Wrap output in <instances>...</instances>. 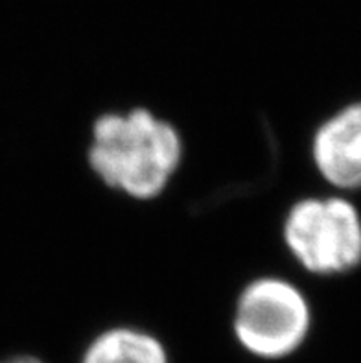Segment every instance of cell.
Returning <instances> with one entry per match:
<instances>
[{
	"mask_svg": "<svg viewBox=\"0 0 361 363\" xmlns=\"http://www.w3.org/2000/svg\"><path fill=\"white\" fill-rule=\"evenodd\" d=\"M310 155L319 177L339 194L361 190V100L330 113L311 135Z\"/></svg>",
	"mask_w": 361,
	"mask_h": 363,
	"instance_id": "cell-4",
	"label": "cell"
},
{
	"mask_svg": "<svg viewBox=\"0 0 361 363\" xmlns=\"http://www.w3.org/2000/svg\"><path fill=\"white\" fill-rule=\"evenodd\" d=\"M4 363H43L41 359L32 358V356H18V358H11Z\"/></svg>",
	"mask_w": 361,
	"mask_h": 363,
	"instance_id": "cell-6",
	"label": "cell"
},
{
	"mask_svg": "<svg viewBox=\"0 0 361 363\" xmlns=\"http://www.w3.org/2000/svg\"><path fill=\"white\" fill-rule=\"evenodd\" d=\"M282 238L293 260L310 275L354 273L361 267V208L339 192L302 198L286 212Z\"/></svg>",
	"mask_w": 361,
	"mask_h": 363,
	"instance_id": "cell-2",
	"label": "cell"
},
{
	"mask_svg": "<svg viewBox=\"0 0 361 363\" xmlns=\"http://www.w3.org/2000/svg\"><path fill=\"white\" fill-rule=\"evenodd\" d=\"M82 363H168V354L150 332L115 327L91 341Z\"/></svg>",
	"mask_w": 361,
	"mask_h": 363,
	"instance_id": "cell-5",
	"label": "cell"
},
{
	"mask_svg": "<svg viewBox=\"0 0 361 363\" xmlns=\"http://www.w3.org/2000/svg\"><path fill=\"white\" fill-rule=\"evenodd\" d=\"M313 310L306 294L284 277H258L240 291L233 328L252 356L280 359L308 340Z\"/></svg>",
	"mask_w": 361,
	"mask_h": 363,
	"instance_id": "cell-3",
	"label": "cell"
},
{
	"mask_svg": "<svg viewBox=\"0 0 361 363\" xmlns=\"http://www.w3.org/2000/svg\"><path fill=\"white\" fill-rule=\"evenodd\" d=\"M87 157L91 170L109 189L150 201L159 198L177 174L183 140L168 120L135 107L94 120Z\"/></svg>",
	"mask_w": 361,
	"mask_h": 363,
	"instance_id": "cell-1",
	"label": "cell"
}]
</instances>
